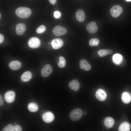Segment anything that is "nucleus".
Masks as SVG:
<instances>
[{"mask_svg": "<svg viewBox=\"0 0 131 131\" xmlns=\"http://www.w3.org/2000/svg\"><path fill=\"white\" fill-rule=\"evenodd\" d=\"M79 66L80 69L86 71H89L91 68L90 65L85 59H81L80 60Z\"/></svg>", "mask_w": 131, "mask_h": 131, "instance_id": "2eb2a0df", "label": "nucleus"}, {"mask_svg": "<svg viewBox=\"0 0 131 131\" xmlns=\"http://www.w3.org/2000/svg\"><path fill=\"white\" fill-rule=\"evenodd\" d=\"M126 1L129 2L131 1V0H125Z\"/></svg>", "mask_w": 131, "mask_h": 131, "instance_id": "72a5a7b5", "label": "nucleus"}, {"mask_svg": "<svg viewBox=\"0 0 131 131\" xmlns=\"http://www.w3.org/2000/svg\"><path fill=\"white\" fill-rule=\"evenodd\" d=\"M87 31L90 33L94 34L97 32L98 28L97 25L94 22H91L86 25Z\"/></svg>", "mask_w": 131, "mask_h": 131, "instance_id": "423d86ee", "label": "nucleus"}, {"mask_svg": "<svg viewBox=\"0 0 131 131\" xmlns=\"http://www.w3.org/2000/svg\"><path fill=\"white\" fill-rule=\"evenodd\" d=\"M22 130V128L19 125H16L14 126L13 131H21Z\"/></svg>", "mask_w": 131, "mask_h": 131, "instance_id": "c85d7f7f", "label": "nucleus"}, {"mask_svg": "<svg viewBox=\"0 0 131 131\" xmlns=\"http://www.w3.org/2000/svg\"><path fill=\"white\" fill-rule=\"evenodd\" d=\"M4 97L6 101L8 103L13 102L15 100V93L12 91H9L6 92L4 94Z\"/></svg>", "mask_w": 131, "mask_h": 131, "instance_id": "6e6552de", "label": "nucleus"}, {"mask_svg": "<svg viewBox=\"0 0 131 131\" xmlns=\"http://www.w3.org/2000/svg\"><path fill=\"white\" fill-rule=\"evenodd\" d=\"M4 37L1 34H0V43H2L3 41Z\"/></svg>", "mask_w": 131, "mask_h": 131, "instance_id": "c756f323", "label": "nucleus"}, {"mask_svg": "<svg viewBox=\"0 0 131 131\" xmlns=\"http://www.w3.org/2000/svg\"><path fill=\"white\" fill-rule=\"evenodd\" d=\"M41 41L40 39L37 37H33L29 39L28 42L29 46L32 48H36L40 45Z\"/></svg>", "mask_w": 131, "mask_h": 131, "instance_id": "39448f33", "label": "nucleus"}, {"mask_svg": "<svg viewBox=\"0 0 131 131\" xmlns=\"http://www.w3.org/2000/svg\"><path fill=\"white\" fill-rule=\"evenodd\" d=\"M59 62L57 64L58 66L60 68H64L66 65V60L62 56L60 57L59 58Z\"/></svg>", "mask_w": 131, "mask_h": 131, "instance_id": "5701e85b", "label": "nucleus"}, {"mask_svg": "<svg viewBox=\"0 0 131 131\" xmlns=\"http://www.w3.org/2000/svg\"><path fill=\"white\" fill-rule=\"evenodd\" d=\"M50 43H49V44Z\"/></svg>", "mask_w": 131, "mask_h": 131, "instance_id": "e433bc0d", "label": "nucleus"}, {"mask_svg": "<svg viewBox=\"0 0 131 131\" xmlns=\"http://www.w3.org/2000/svg\"><path fill=\"white\" fill-rule=\"evenodd\" d=\"M3 98L1 95H0V105H2L3 104Z\"/></svg>", "mask_w": 131, "mask_h": 131, "instance_id": "7c9ffc66", "label": "nucleus"}, {"mask_svg": "<svg viewBox=\"0 0 131 131\" xmlns=\"http://www.w3.org/2000/svg\"><path fill=\"white\" fill-rule=\"evenodd\" d=\"M32 12L29 8L26 7H20L17 8L15 11L16 15L21 18H26L31 15Z\"/></svg>", "mask_w": 131, "mask_h": 131, "instance_id": "f257e3e1", "label": "nucleus"}, {"mask_svg": "<svg viewBox=\"0 0 131 131\" xmlns=\"http://www.w3.org/2000/svg\"><path fill=\"white\" fill-rule=\"evenodd\" d=\"M75 16L78 21L83 22L85 18V13L83 10L79 9L76 11L75 14Z\"/></svg>", "mask_w": 131, "mask_h": 131, "instance_id": "4468645a", "label": "nucleus"}, {"mask_svg": "<svg viewBox=\"0 0 131 131\" xmlns=\"http://www.w3.org/2000/svg\"><path fill=\"white\" fill-rule=\"evenodd\" d=\"M16 122H15V123H14V124H16Z\"/></svg>", "mask_w": 131, "mask_h": 131, "instance_id": "f704fd0d", "label": "nucleus"}, {"mask_svg": "<svg viewBox=\"0 0 131 131\" xmlns=\"http://www.w3.org/2000/svg\"><path fill=\"white\" fill-rule=\"evenodd\" d=\"M28 110L31 112H35L38 109V106L36 103L31 102L29 103L28 106Z\"/></svg>", "mask_w": 131, "mask_h": 131, "instance_id": "4be33fe9", "label": "nucleus"}, {"mask_svg": "<svg viewBox=\"0 0 131 131\" xmlns=\"http://www.w3.org/2000/svg\"><path fill=\"white\" fill-rule=\"evenodd\" d=\"M96 98L100 101H103L105 100L107 97L106 92L103 90L99 89L95 93Z\"/></svg>", "mask_w": 131, "mask_h": 131, "instance_id": "9b49d317", "label": "nucleus"}, {"mask_svg": "<svg viewBox=\"0 0 131 131\" xmlns=\"http://www.w3.org/2000/svg\"><path fill=\"white\" fill-rule=\"evenodd\" d=\"M26 30V26L23 23L18 24L16 26V31L17 34L19 35H22Z\"/></svg>", "mask_w": 131, "mask_h": 131, "instance_id": "ddd939ff", "label": "nucleus"}, {"mask_svg": "<svg viewBox=\"0 0 131 131\" xmlns=\"http://www.w3.org/2000/svg\"><path fill=\"white\" fill-rule=\"evenodd\" d=\"M64 42L62 40L59 38L55 39L52 41L51 46L53 49H57L61 47L63 45Z\"/></svg>", "mask_w": 131, "mask_h": 131, "instance_id": "9d476101", "label": "nucleus"}, {"mask_svg": "<svg viewBox=\"0 0 131 131\" xmlns=\"http://www.w3.org/2000/svg\"><path fill=\"white\" fill-rule=\"evenodd\" d=\"M131 126L130 124L126 122H124L120 125L118 129L120 131H130Z\"/></svg>", "mask_w": 131, "mask_h": 131, "instance_id": "aec40b11", "label": "nucleus"}, {"mask_svg": "<svg viewBox=\"0 0 131 131\" xmlns=\"http://www.w3.org/2000/svg\"><path fill=\"white\" fill-rule=\"evenodd\" d=\"M68 85L70 89L76 91L79 90L80 87V83L76 79L73 80L70 82Z\"/></svg>", "mask_w": 131, "mask_h": 131, "instance_id": "f8f14e48", "label": "nucleus"}, {"mask_svg": "<svg viewBox=\"0 0 131 131\" xmlns=\"http://www.w3.org/2000/svg\"><path fill=\"white\" fill-rule=\"evenodd\" d=\"M32 77L31 73L29 71H26L24 72L21 75V79L23 82H27L29 81Z\"/></svg>", "mask_w": 131, "mask_h": 131, "instance_id": "6ab92c4d", "label": "nucleus"}, {"mask_svg": "<svg viewBox=\"0 0 131 131\" xmlns=\"http://www.w3.org/2000/svg\"><path fill=\"white\" fill-rule=\"evenodd\" d=\"M121 99L124 103L125 104L129 103L131 101V94L128 92H124L122 94Z\"/></svg>", "mask_w": 131, "mask_h": 131, "instance_id": "f3484780", "label": "nucleus"}, {"mask_svg": "<svg viewBox=\"0 0 131 131\" xmlns=\"http://www.w3.org/2000/svg\"><path fill=\"white\" fill-rule=\"evenodd\" d=\"M99 43V40L97 38H92L89 41V44L91 46H96Z\"/></svg>", "mask_w": 131, "mask_h": 131, "instance_id": "b1692460", "label": "nucleus"}, {"mask_svg": "<svg viewBox=\"0 0 131 131\" xmlns=\"http://www.w3.org/2000/svg\"><path fill=\"white\" fill-rule=\"evenodd\" d=\"M46 30V27L43 25H41L37 28L36 31L38 33H41L44 32Z\"/></svg>", "mask_w": 131, "mask_h": 131, "instance_id": "a878e982", "label": "nucleus"}, {"mask_svg": "<svg viewBox=\"0 0 131 131\" xmlns=\"http://www.w3.org/2000/svg\"><path fill=\"white\" fill-rule=\"evenodd\" d=\"M42 118L45 122L50 123L54 120V116L52 112L47 111L43 113L42 116Z\"/></svg>", "mask_w": 131, "mask_h": 131, "instance_id": "0eeeda50", "label": "nucleus"}, {"mask_svg": "<svg viewBox=\"0 0 131 131\" xmlns=\"http://www.w3.org/2000/svg\"><path fill=\"white\" fill-rule=\"evenodd\" d=\"M123 9L122 7L118 5L113 6L110 10V13L112 16L115 18L118 17L122 14Z\"/></svg>", "mask_w": 131, "mask_h": 131, "instance_id": "7ed1b4c3", "label": "nucleus"}, {"mask_svg": "<svg viewBox=\"0 0 131 131\" xmlns=\"http://www.w3.org/2000/svg\"><path fill=\"white\" fill-rule=\"evenodd\" d=\"M87 114V112L86 111H84L82 112V115L83 116H85Z\"/></svg>", "mask_w": 131, "mask_h": 131, "instance_id": "473e14b6", "label": "nucleus"}, {"mask_svg": "<svg viewBox=\"0 0 131 131\" xmlns=\"http://www.w3.org/2000/svg\"><path fill=\"white\" fill-rule=\"evenodd\" d=\"M54 17L56 19L60 18L61 16V14L60 12L58 11H55L54 13Z\"/></svg>", "mask_w": 131, "mask_h": 131, "instance_id": "cd10ccee", "label": "nucleus"}, {"mask_svg": "<svg viewBox=\"0 0 131 131\" xmlns=\"http://www.w3.org/2000/svg\"><path fill=\"white\" fill-rule=\"evenodd\" d=\"M10 68L13 70H17L19 69L21 66V63L17 60H15L10 62L9 64Z\"/></svg>", "mask_w": 131, "mask_h": 131, "instance_id": "dca6fc26", "label": "nucleus"}, {"mask_svg": "<svg viewBox=\"0 0 131 131\" xmlns=\"http://www.w3.org/2000/svg\"><path fill=\"white\" fill-rule=\"evenodd\" d=\"M115 123L114 119L111 117H107L105 118L104 121L105 126L108 128L112 127Z\"/></svg>", "mask_w": 131, "mask_h": 131, "instance_id": "a211bd4d", "label": "nucleus"}, {"mask_svg": "<svg viewBox=\"0 0 131 131\" xmlns=\"http://www.w3.org/2000/svg\"><path fill=\"white\" fill-rule=\"evenodd\" d=\"M67 32L66 29L60 25H57L53 29L52 32L53 34L57 36H60L66 34Z\"/></svg>", "mask_w": 131, "mask_h": 131, "instance_id": "20e7f679", "label": "nucleus"}, {"mask_svg": "<svg viewBox=\"0 0 131 131\" xmlns=\"http://www.w3.org/2000/svg\"><path fill=\"white\" fill-rule=\"evenodd\" d=\"M14 126L12 124H9L5 127L2 130V131H13Z\"/></svg>", "mask_w": 131, "mask_h": 131, "instance_id": "bb28decb", "label": "nucleus"}, {"mask_svg": "<svg viewBox=\"0 0 131 131\" xmlns=\"http://www.w3.org/2000/svg\"><path fill=\"white\" fill-rule=\"evenodd\" d=\"M82 115V109L79 108H75L72 110L70 113V118L72 121H75L80 119Z\"/></svg>", "mask_w": 131, "mask_h": 131, "instance_id": "f03ea898", "label": "nucleus"}, {"mask_svg": "<svg viewBox=\"0 0 131 131\" xmlns=\"http://www.w3.org/2000/svg\"><path fill=\"white\" fill-rule=\"evenodd\" d=\"M113 52V50L111 49H103L98 50L97 53L99 57H102L111 54Z\"/></svg>", "mask_w": 131, "mask_h": 131, "instance_id": "412c9836", "label": "nucleus"}, {"mask_svg": "<svg viewBox=\"0 0 131 131\" xmlns=\"http://www.w3.org/2000/svg\"><path fill=\"white\" fill-rule=\"evenodd\" d=\"M50 3L52 5L55 4L57 0H49Z\"/></svg>", "mask_w": 131, "mask_h": 131, "instance_id": "2f4dec72", "label": "nucleus"}, {"mask_svg": "<svg viewBox=\"0 0 131 131\" xmlns=\"http://www.w3.org/2000/svg\"><path fill=\"white\" fill-rule=\"evenodd\" d=\"M0 17H1V14H0Z\"/></svg>", "mask_w": 131, "mask_h": 131, "instance_id": "c9c22d12", "label": "nucleus"}, {"mask_svg": "<svg viewBox=\"0 0 131 131\" xmlns=\"http://www.w3.org/2000/svg\"><path fill=\"white\" fill-rule=\"evenodd\" d=\"M122 59V57L119 54H115L113 57V59L115 63L118 64L121 61Z\"/></svg>", "mask_w": 131, "mask_h": 131, "instance_id": "393cba45", "label": "nucleus"}, {"mask_svg": "<svg viewBox=\"0 0 131 131\" xmlns=\"http://www.w3.org/2000/svg\"><path fill=\"white\" fill-rule=\"evenodd\" d=\"M52 71V68L51 65L47 64L45 65L41 70V74L43 77H47L51 74Z\"/></svg>", "mask_w": 131, "mask_h": 131, "instance_id": "1a4fd4ad", "label": "nucleus"}]
</instances>
